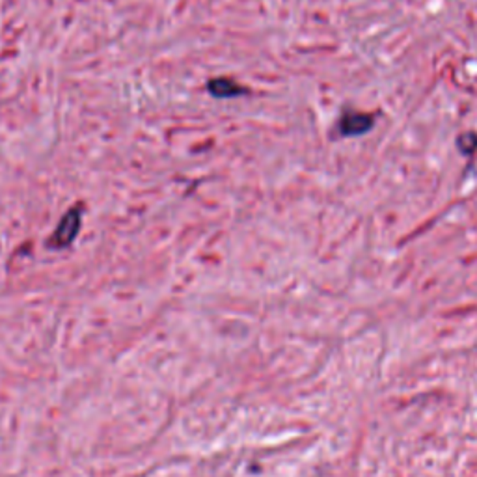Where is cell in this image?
Returning a JSON list of instances; mask_svg holds the SVG:
<instances>
[{
    "label": "cell",
    "instance_id": "obj_1",
    "mask_svg": "<svg viewBox=\"0 0 477 477\" xmlns=\"http://www.w3.org/2000/svg\"><path fill=\"white\" fill-rule=\"evenodd\" d=\"M80 224H82V207L75 205L62 216V220L58 222L56 229L52 232V235L47 241V246L56 248V250L69 246L79 235Z\"/></svg>",
    "mask_w": 477,
    "mask_h": 477
},
{
    "label": "cell",
    "instance_id": "obj_2",
    "mask_svg": "<svg viewBox=\"0 0 477 477\" xmlns=\"http://www.w3.org/2000/svg\"><path fill=\"white\" fill-rule=\"evenodd\" d=\"M207 91L211 96L216 97V99H233V97L245 96L246 88L241 86L238 82L232 79H224V77H218V79H211L207 82Z\"/></svg>",
    "mask_w": 477,
    "mask_h": 477
}]
</instances>
